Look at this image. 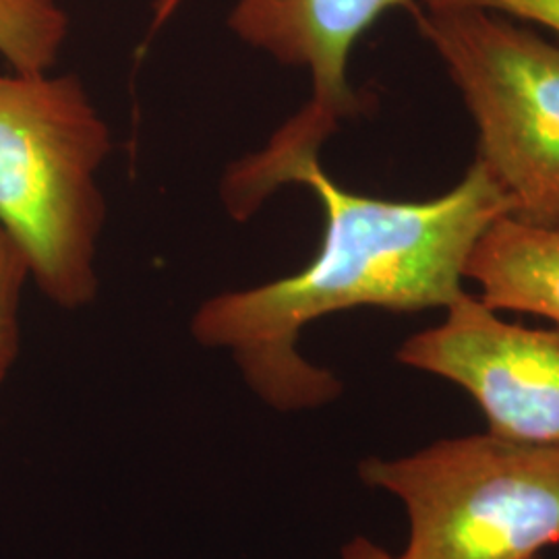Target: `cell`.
<instances>
[{"instance_id":"obj_5","label":"cell","mask_w":559,"mask_h":559,"mask_svg":"<svg viewBox=\"0 0 559 559\" xmlns=\"http://www.w3.org/2000/svg\"><path fill=\"white\" fill-rule=\"evenodd\" d=\"M388 11L417 20L420 0H235L230 32L247 46L288 67L307 69L311 100L247 162L258 179L282 187L300 164L360 110L348 83V60L360 36Z\"/></svg>"},{"instance_id":"obj_2","label":"cell","mask_w":559,"mask_h":559,"mask_svg":"<svg viewBox=\"0 0 559 559\" xmlns=\"http://www.w3.org/2000/svg\"><path fill=\"white\" fill-rule=\"evenodd\" d=\"M112 133L78 75H0V222L64 311L98 297Z\"/></svg>"},{"instance_id":"obj_8","label":"cell","mask_w":559,"mask_h":559,"mask_svg":"<svg viewBox=\"0 0 559 559\" xmlns=\"http://www.w3.org/2000/svg\"><path fill=\"white\" fill-rule=\"evenodd\" d=\"M67 34L59 0H0V57L13 73H50Z\"/></svg>"},{"instance_id":"obj_10","label":"cell","mask_w":559,"mask_h":559,"mask_svg":"<svg viewBox=\"0 0 559 559\" xmlns=\"http://www.w3.org/2000/svg\"><path fill=\"white\" fill-rule=\"evenodd\" d=\"M423 9H480L526 25H539L558 36L559 0H420Z\"/></svg>"},{"instance_id":"obj_4","label":"cell","mask_w":559,"mask_h":559,"mask_svg":"<svg viewBox=\"0 0 559 559\" xmlns=\"http://www.w3.org/2000/svg\"><path fill=\"white\" fill-rule=\"evenodd\" d=\"M415 25L475 120V160L510 216L559 226V41L480 9H423Z\"/></svg>"},{"instance_id":"obj_13","label":"cell","mask_w":559,"mask_h":559,"mask_svg":"<svg viewBox=\"0 0 559 559\" xmlns=\"http://www.w3.org/2000/svg\"><path fill=\"white\" fill-rule=\"evenodd\" d=\"M533 559H540L539 556H537V558H533Z\"/></svg>"},{"instance_id":"obj_3","label":"cell","mask_w":559,"mask_h":559,"mask_svg":"<svg viewBox=\"0 0 559 559\" xmlns=\"http://www.w3.org/2000/svg\"><path fill=\"white\" fill-rule=\"evenodd\" d=\"M359 475L406 508L396 559H533L559 543V445L487 431L362 460Z\"/></svg>"},{"instance_id":"obj_11","label":"cell","mask_w":559,"mask_h":559,"mask_svg":"<svg viewBox=\"0 0 559 559\" xmlns=\"http://www.w3.org/2000/svg\"><path fill=\"white\" fill-rule=\"evenodd\" d=\"M342 559H396L392 558L388 551H383L376 543L371 540L359 539L350 540L342 549Z\"/></svg>"},{"instance_id":"obj_7","label":"cell","mask_w":559,"mask_h":559,"mask_svg":"<svg viewBox=\"0 0 559 559\" xmlns=\"http://www.w3.org/2000/svg\"><path fill=\"white\" fill-rule=\"evenodd\" d=\"M464 278L493 311L533 313L559 325V226L501 216L475 242Z\"/></svg>"},{"instance_id":"obj_9","label":"cell","mask_w":559,"mask_h":559,"mask_svg":"<svg viewBox=\"0 0 559 559\" xmlns=\"http://www.w3.org/2000/svg\"><path fill=\"white\" fill-rule=\"evenodd\" d=\"M29 278V261L20 242L0 222V383L9 378L20 357L21 295Z\"/></svg>"},{"instance_id":"obj_1","label":"cell","mask_w":559,"mask_h":559,"mask_svg":"<svg viewBox=\"0 0 559 559\" xmlns=\"http://www.w3.org/2000/svg\"><path fill=\"white\" fill-rule=\"evenodd\" d=\"M325 218L320 251L297 274L201 302L191 334L205 348L228 350L247 385L267 406L318 408L342 392L338 378L297 348L311 321L357 307L396 313L448 309L459 300L466 260L510 201L473 162L454 189L429 201H390L353 193L320 158L297 168Z\"/></svg>"},{"instance_id":"obj_6","label":"cell","mask_w":559,"mask_h":559,"mask_svg":"<svg viewBox=\"0 0 559 559\" xmlns=\"http://www.w3.org/2000/svg\"><path fill=\"white\" fill-rule=\"evenodd\" d=\"M445 311L440 325L406 340L396 359L466 390L489 433L559 445V328L508 323L468 293Z\"/></svg>"},{"instance_id":"obj_12","label":"cell","mask_w":559,"mask_h":559,"mask_svg":"<svg viewBox=\"0 0 559 559\" xmlns=\"http://www.w3.org/2000/svg\"><path fill=\"white\" fill-rule=\"evenodd\" d=\"M180 4H182V0H158V2L154 4L152 29H154V32L160 29L162 25L179 11Z\"/></svg>"}]
</instances>
